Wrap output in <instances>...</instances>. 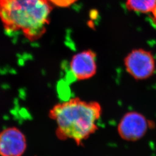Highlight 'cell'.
<instances>
[{
	"label": "cell",
	"instance_id": "cell-1",
	"mask_svg": "<svg viewBox=\"0 0 156 156\" xmlns=\"http://www.w3.org/2000/svg\"><path fill=\"white\" fill-rule=\"evenodd\" d=\"M101 114L99 102L74 97L56 104L49 116L56 122V135L60 140H73L80 145L96 131Z\"/></svg>",
	"mask_w": 156,
	"mask_h": 156
},
{
	"label": "cell",
	"instance_id": "cell-2",
	"mask_svg": "<svg viewBox=\"0 0 156 156\" xmlns=\"http://www.w3.org/2000/svg\"><path fill=\"white\" fill-rule=\"evenodd\" d=\"M52 10L48 0H0V20L7 33L22 32L33 42L46 33Z\"/></svg>",
	"mask_w": 156,
	"mask_h": 156
},
{
	"label": "cell",
	"instance_id": "cell-3",
	"mask_svg": "<svg viewBox=\"0 0 156 156\" xmlns=\"http://www.w3.org/2000/svg\"><path fill=\"white\" fill-rule=\"evenodd\" d=\"M124 67L129 75L137 80L151 77L156 71V61L153 54L144 49L130 51L124 60Z\"/></svg>",
	"mask_w": 156,
	"mask_h": 156
},
{
	"label": "cell",
	"instance_id": "cell-4",
	"mask_svg": "<svg viewBox=\"0 0 156 156\" xmlns=\"http://www.w3.org/2000/svg\"><path fill=\"white\" fill-rule=\"evenodd\" d=\"M26 149V138L19 128L8 127L0 133V156H22Z\"/></svg>",
	"mask_w": 156,
	"mask_h": 156
},
{
	"label": "cell",
	"instance_id": "cell-5",
	"mask_svg": "<svg viewBox=\"0 0 156 156\" xmlns=\"http://www.w3.org/2000/svg\"><path fill=\"white\" fill-rule=\"evenodd\" d=\"M70 70L78 80H88L94 76L97 71L95 51L87 49L73 55L70 62Z\"/></svg>",
	"mask_w": 156,
	"mask_h": 156
},
{
	"label": "cell",
	"instance_id": "cell-6",
	"mask_svg": "<svg viewBox=\"0 0 156 156\" xmlns=\"http://www.w3.org/2000/svg\"><path fill=\"white\" fill-rule=\"evenodd\" d=\"M148 122L142 114L136 112L127 113L119 125L120 134L126 138H137L145 133Z\"/></svg>",
	"mask_w": 156,
	"mask_h": 156
},
{
	"label": "cell",
	"instance_id": "cell-7",
	"mask_svg": "<svg viewBox=\"0 0 156 156\" xmlns=\"http://www.w3.org/2000/svg\"><path fill=\"white\" fill-rule=\"evenodd\" d=\"M126 6L129 11L143 13H151L156 6V0H127Z\"/></svg>",
	"mask_w": 156,
	"mask_h": 156
},
{
	"label": "cell",
	"instance_id": "cell-8",
	"mask_svg": "<svg viewBox=\"0 0 156 156\" xmlns=\"http://www.w3.org/2000/svg\"><path fill=\"white\" fill-rule=\"evenodd\" d=\"M53 6L60 8H67L73 5L78 0H48Z\"/></svg>",
	"mask_w": 156,
	"mask_h": 156
},
{
	"label": "cell",
	"instance_id": "cell-9",
	"mask_svg": "<svg viewBox=\"0 0 156 156\" xmlns=\"http://www.w3.org/2000/svg\"><path fill=\"white\" fill-rule=\"evenodd\" d=\"M153 16L154 17V19H156V6L154 8V9L153 10V11L151 12Z\"/></svg>",
	"mask_w": 156,
	"mask_h": 156
}]
</instances>
